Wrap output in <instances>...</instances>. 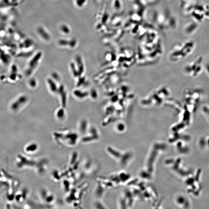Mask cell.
<instances>
[{
  "instance_id": "cell-5",
  "label": "cell",
  "mask_w": 209,
  "mask_h": 209,
  "mask_svg": "<svg viewBox=\"0 0 209 209\" xmlns=\"http://www.w3.org/2000/svg\"><path fill=\"white\" fill-rule=\"evenodd\" d=\"M194 48V44L193 41H188L180 47L178 50H176V58L177 60L185 59L190 54Z\"/></svg>"
},
{
  "instance_id": "cell-20",
  "label": "cell",
  "mask_w": 209,
  "mask_h": 209,
  "mask_svg": "<svg viewBox=\"0 0 209 209\" xmlns=\"http://www.w3.org/2000/svg\"><path fill=\"white\" fill-rule=\"evenodd\" d=\"M67 29V27H66L65 26H63L62 28V30H63V31H65V32H69L68 30H66V29Z\"/></svg>"
},
{
  "instance_id": "cell-15",
  "label": "cell",
  "mask_w": 209,
  "mask_h": 209,
  "mask_svg": "<svg viewBox=\"0 0 209 209\" xmlns=\"http://www.w3.org/2000/svg\"><path fill=\"white\" fill-rule=\"evenodd\" d=\"M56 116L57 119L61 121L63 120L66 117V112L65 111V108L61 107L60 108L58 109L56 111Z\"/></svg>"
},
{
  "instance_id": "cell-12",
  "label": "cell",
  "mask_w": 209,
  "mask_h": 209,
  "mask_svg": "<svg viewBox=\"0 0 209 209\" xmlns=\"http://www.w3.org/2000/svg\"><path fill=\"white\" fill-rule=\"evenodd\" d=\"M39 149V146L35 142H32L29 144L25 148V151L27 153H36Z\"/></svg>"
},
{
  "instance_id": "cell-18",
  "label": "cell",
  "mask_w": 209,
  "mask_h": 209,
  "mask_svg": "<svg viewBox=\"0 0 209 209\" xmlns=\"http://www.w3.org/2000/svg\"><path fill=\"white\" fill-rule=\"evenodd\" d=\"M56 82H59L60 80V76L59 74L56 72L53 73L52 74V77Z\"/></svg>"
},
{
  "instance_id": "cell-9",
  "label": "cell",
  "mask_w": 209,
  "mask_h": 209,
  "mask_svg": "<svg viewBox=\"0 0 209 209\" xmlns=\"http://www.w3.org/2000/svg\"><path fill=\"white\" fill-rule=\"evenodd\" d=\"M40 196L43 200L47 204H51L55 200L53 195L50 194L48 191L45 189L41 190Z\"/></svg>"
},
{
  "instance_id": "cell-16",
  "label": "cell",
  "mask_w": 209,
  "mask_h": 209,
  "mask_svg": "<svg viewBox=\"0 0 209 209\" xmlns=\"http://www.w3.org/2000/svg\"><path fill=\"white\" fill-rule=\"evenodd\" d=\"M29 85L31 88H35L38 85L37 81L35 78H31L29 81Z\"/></svg>"
},
{
  "instance_id": "cell-10",
  "label": "cell",
  "mask_w": 209,
  "mask_h": 209,
  "mask_svg": "<svg viewBox=\"0 0 209 209\" xmlns=\"http://www.w3.org/2000/svg\"><path fill=\"white\" fill-rule=\"evenodd\" d=\"M47 83L50 92L53 94H57L59 86L57 85V82L51 77H49L47 79Z\"/></svg>"
},
{
  "instance_id": "cell-11",
  "label": "cell",
  "mask_w": 209,
  "mask_h": 209,
  "mask_svg": "<svg viewBox=\"0 0 209 209\" xmlns=\"http://www.w3.org/2000/svg\"><path fill=\"white\" fill-rule=\"evenodd\" d=\"M73 94L74 96L79 100H83L89 95L88 92L79 89H76L73 91Z\"/></svg>"
},
{
  "instance_id": "cell-19",
  "label": "cell",
  "mask_w": 209,
  "mask_h": 209,
  "mask_svg": "<svg viewBox=\"0 0 209 209\" xmlns=\"http://www.w3.org/2000/svg\"><path fill=\"white\" fill-rule=\"evenodd\" d=\"M204 69L206 73L209 77V63L205 65L204 67Z\"/></svg>"
},
{
  "instance_id": "cell-17",
  "label": "cell",
  "mask_w": 209,
  "mask_h": 209,
  "mask_svg": "<svg viewBox=\"0 0 209 209\" xmlns=\"http://www.w3.org/2000/svg\"><path fill=\"white\" fill-rule=\"evenodd\" d=\"M202 113L209 117V105H205L202 108Z\"/></svg>"
},
{
  "instance_id": "cell-7",
  "label": "cell",
  "mask_w": 209,
  "mask_h": 209,
  "mask_svg": "<svg viewBox=\"0 0 209 209\" xmlns=\"http://www.w3.org/2000/svg\"><path fill=\"white\" fill-rule=\"evenodd\" d=\"M57 94L60 96L61 107L65 108L67 103V93L64 85H61L59 86Z\"/></svg>"
},
{
  "instance_id": "cell-8",
  "label": "cell",
  "mask_w": 209,
  "mask_h": 209,
  "mask_svg": "<svg viewBox=\"0 0 209 209\" xmlns=\"http://www.w3.org/2000/svg\"><path fill=\"white\" fill-rule=\"evenodd\" d=\"M76 62H74L76 69L78 71L79 77L83 76V74L85 71V66L81 57L79 56H76L75 59Z\"/></svg>"
},
{
  "instance_id": "cell-3",
  "label": "cell",
  "mask_w": 209,
  "mask_h": 209,
  "mask_svg": "<svg viewBox=\"0 0 209 209\" xmlns=\"http://www.w3.org/2000/svg\"><path fill=\"white\" fill-rule=\"evenodd\" d=\"M203 58L202 56L196 57L193 61L187 64L184 67V72L188 76L195 77L199 76L204 69Z\"/></svg>"
},
{
  "instance_id": "cell-14",
  "label": "cell",
  "mask_w": 209,
  "mask_h": 209,
  "mask_svg": "<svg viewBox=\"0 0 209 209\" xmlns=\"http://www.w3.org/2000/svg\"><path fill=\"white\" fill-rule=\"evenodd\" d=\"M79 132L81 134H85L88 130V122L85 119L81 120L79 124Z\"/></svg>"
},
{
  "instance_id": "cell-13",
  "label": "cell",
  "mask_w": 209,
  "mask_h": 209,
  "mask_svg": "<svg viewBox=\"0 0 209 209\" xmlns=\"http://www.w3.org/2000/svg\"><path fill=\"white\" fill-rule=\"evenodd\" d=\"M112 5V8L115 12H120L123 8V4L121 0H113Z\"/></svg>"
},
{
  "instance_id": "cell-1",
  "label": "cell",
  "mask_w": 209,
  "mask_h": 209,
  "mask_svg": "<svg viewBox=\"0 0 209 209\" xmlns=\"http://www.w3.org/2000/svg\"><path fill=\"white\" fill-rule=\"evenodd\" d=\"M203 92L198 88H191L184 92L185 106L192 113H194L198 109L203 99Z\"/></svg>"
},
{
  "instance_id": "cell-2",
  "label": "cell",
  "mask_w": 209,
  "mask_h": 209,
  "mask_svg": "<svg viewBox=\"0 0 209 209\" xmlns=\"http://www.w3.org/2000/svg\"><path fill=\"white\" fill-rule=\"evenodd\" d=\"M53 136L58 145L69 147L76 146L79 139L78 134L71 131H56L53 134Z\"/></svg>"
},
{
  "instance_id": "cell-6",
  "label": "cell",
  "mask_w": 209,
  "mask_h": 209,
  "mask_svg": "<svg viewBox=\"0 0 209 209\" xmlns=\"http://www.w3.org/2000/svg\"><path fill=\"white\" fill-rule=\"evenodd\" d=\"M41 56L42 54L41 53L39 52L34 56L33 58L29 62L25 70V74L26 76H31L36 70L41 60Z\"/></svg>"
},
{
  "instance_id": "cell-4",
  "label": "cell",
  "mask_w": 209,
  "mask_h": 209,
  "mask_svg": "<svg viewBox=\"0 0 209 209\" xmlns=\"http://www.w3.org/2000/svg\"><path fill=\"white\" fill-rule=\"evenodd\" d=\"M28 101L29 98L26 95H20L11 102L9 105V109L12 112H19L26 105Z\"/></svg>"
}]
</instances>
